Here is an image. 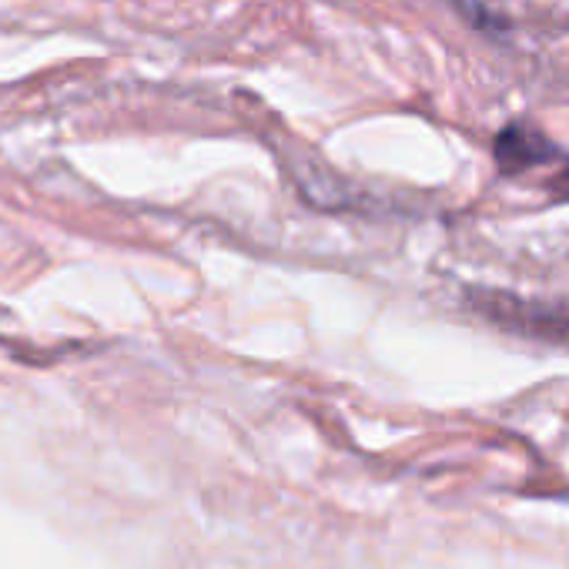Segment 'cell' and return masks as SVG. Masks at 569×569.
Instances as JSON below:
<instances>
[{"mask_svg":"<svg viewBox=\"0 0 569 569\" xmlns=\"http://www.w3.org/2000/svg\"><path fill=\"white\" fill-rule=\"evenodd\" d=\"M492 154L502 174H519L526 168L549 164L552 158H559V148L529 124H509L506 131L496 134Z\"/></svg>","mask_w":569,"mask_h":569,"instance_id":"1","label":"cell"},{"mask_svg":"<svg viewBox=\"0 0 569 569\" xmlns=\"http://www.w3.org/2000/svg\"><path fill=\"white\" fill-rule=\"evenodd\" d=\"M549 191H552V198H569V168L556 174V181L549 184Z\"/></svg>","mask_w":569,"mask_h":569,"instance_id":"2","label":"cell"}]
</instances>
